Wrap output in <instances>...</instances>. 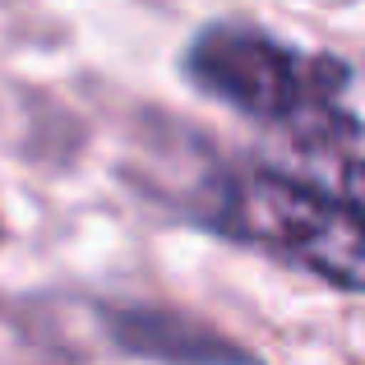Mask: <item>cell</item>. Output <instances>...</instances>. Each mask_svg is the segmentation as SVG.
Wrapping results in <instances>:
<instances>
[{
	"label": "cell",
	"instance_id": "3",
	"mask_svg": "<svg viewBox=\"0 0 365 365\" xmlns=\"http://www.w3.org/2000/svg\"><path fill=\"white\" fill-rule=\"evenodd\" d=\"M111 319V338L120 342L125 351H139V356H245V347L217 338V333H204L195 324H180L171 314H148V310H125V314H107Z\"/></svg>",
	"mask_w": 365,
	"mask_h": 365
},
{
	"label": "cell",
	"instance_id": "1",
	"mask_svg": "<svg viewBox=\"0 0 365 365\" xmlns=\"http://www.w3.org/2000/svg\"><path fill=\"white\" fill-rule=\"evenodd\" d=\"M180 74L204 98L292 134L301 148L361 134L347 111L351 65L324 51H301L250 24H208L190 37Z\"/></svg>",
	"mask_w": 365,
	"mask_h": 365
},
{
	"label": "cell",
	"instance_id": "2",
	"mask_svg": "<svg viewBox=\"0 0 365 365\" xmlns=\"http://www.w3.org/2000/svg\"><path fill=\"white\" fill-rule=\"evenodd\" d=\"M208 232L264 250L342 292H365V208L273 167H217L190 195Z\"/></svg>",
	"mask_w": 365,
	"mask_h": 365
}]
</instances>
